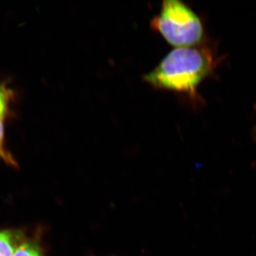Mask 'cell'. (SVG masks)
Returning a JSON list of instances; mask_svg holds the SVG:
<instances>
[{
  "label": "cell",
  "instance_id": "1",
  "mask_svg": "<svg viewBox=\"0 0 256 256\" xmlns=\"http://www.w3.org/2000/svg\"><path fill=\"white\" fill-rule=\"evenodd\" d=\"M210 68V58L205 50L196 46L180 47L165 56L142 78L158 90L194 94Z\"/></svg>",
  "mask_w": 256,
  "mask_h": 256
},
{
  "label": "cell",
  "instance_id": "2",
  "mask_svg": "<svg viewBox=\"0 0 256 256\" xmlns=\"http://www.w3.org/2000/svg\"><path fill=\"white\" fill-rule=\"evenodd\" d=\"M150 26L176 48L195 46L204 36L200 18L178 0L163 2L159 14L151 20Z\"/></svg>",
  "mask_w": 256,
  "mask_h": 256
},
{
  "label": "cell",
  "instance_id": "3",
  "mask_svg": "<svg viewBox=\"0 0 256 256\" xmlns=\"http://www.w3.org/2000/svg\"><path fill=\"white\" fill-rule=\"evenodd\" d=\"M44 236V228L42 226L28 230L13 256H48Z\"/></svg>",
  "mask_w": 256,
  "mask_h": 256
},
{
  "label": "cell",
  "instance_id": "4",
  "mask_svg": "<svg viewBox=\"0 0 256 256\" xmlns=\"http://www.w3.org/2000/svg\"><path fill=\"white\" fill-rule=\"evenodd\" d=\"M30 229L0 227V256H13Z\"/></svg>",
  "mask_w": 256,
  "mask_h": 256
},
{
  "label": "cell",
  "instance_id": "5",
  "mask_svg": "<svg viewBox=\"0 0 256 256\" xmlns=\"http://www.w3.org/2000/svg\"><path fill=\"white\" fill-rule=\"evenodd\" d=\"M8 118L0 116V160L12 168H18V164L11 152L8 149L5 141V124Z\"/></svg>",
  "mask_w": 256,
  "mask_h": 256
},
{
  "label": "cell",
  "instance_id": "6",
  "mask_svg": "<svg viewBox=\"0 0 256 256\" xmlns=\"http://www.w3.org/2000/svg\"><path fill=\"white\" fill-rule=\"evenodd\" d=\"M14 92L5 82L0 84V116L8 118L11 114V106Z\"/></svg>",
  "mask_w": 256,
  "mask_h": 256
}]
</instances>
